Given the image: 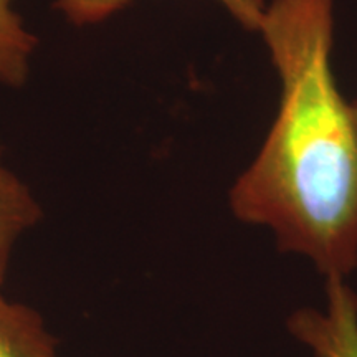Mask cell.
<instances>
[{"label": "cell", "mask_w": 357, "mask_h": 357, "mask_svg": "<svg viewBox=\"0 0 357 357\" xmlns=\"http://www.w3.org/2000/svg\"><path fill=\"white\" fill-rule=\"evenodd\" d=\"M334 8L336 0L266 3L258 33L280 79L278 109L230 207L341 281L357 266V126L334 75Z\"/></svg>", "instance_id": "6da1fadb"}, {"label": "cell", "mask_w": 357, "mask_h": 357, "mask_svg": "<svg viewBox=\"0 0 357 357\" xmlns=\"http://www.w3.org/2000/svg\"><path fill=\"white\" fill-rule=\"evenodd\" d=\"M294 329L319 357H357V303L342 281L331 283L328 312L298 318Z\"/></svg>", "instance_id": "7a4b0ae2"}, {"label": "cell", "mask_w": 357, "mask_h": 357, "mask_svg": "<svg viewBox=\"0 0 357 357\" xmlns=\"http://www.w3.org/2000/svg\"><path fill=\"white\" fill-rule=\"evenodd\" d=\"M42 207L30 187L7 166L0 146V288L19 240L42 218Z\"/></svg>", "instance_id": "3957f363"}, {"label": "cell", "mask_w": 357, "mask_h": 357, "mask_svg": "<svg viewBox=\"0 0 357 357\" xmlns=\"http://www.w3.org/2000/svg\"><path fill=\"white\" fill-rule=\"evenodd\" d=\"M0 357H61L42 314L0 293Z\"/></svg>", "instance_id": "277c9868"}, {"label": "cell", "mask_w": 357, "mask_h": 357, "mask_svg": "<svg viewBox=\"0 0 357 357\" xmlns=\"http://www.w3.org/2000/svg\"><path fill=\"white\" fill-rule=\"evenodd\" d=\"M131 0H56V7L73 25H95L121 12ZM243 29L258 33L266 0H217Z\"/></svg>", "instance_id": "5b68a950"}, {"label": "cell", "mask_w": 357, "mask_h": 357, "mask_svg": "<svg viewBox=\"0 0 357 357\" xmlns=\"http://www.w3.org/2000/svg\"><path fill=\"white\" fill-rule=\"evenodd\" d=\"M37 37L26 30L12 0H0V83L22 86L30 73Z\"/></svg>", "instance_id": "8992f818"}, {"label": "cell", "mask_w": 357, "mask_h": 357, "mask_svg": "<svg viewBox=\"0 0 357 357\" xmlns=\"http://www.w3.org/2000/svg\"><path fill=\"white\" fill-rule=\"evenodd\" d=\"M352 113H354V119H356V126H357V101L352 102Z\"/></svg>", "instance_id": "52a82bcc"}]
</instances>
